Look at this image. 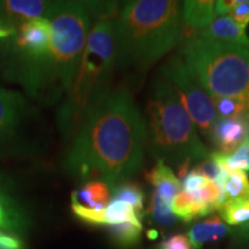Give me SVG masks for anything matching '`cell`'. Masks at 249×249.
Returning a JSON list of instances; mask_svg holds the SVG:
<instances>
[{"label": "cell", "instance_id": "cell-1", "mask_svg": "<svg viewBox=\"0 0 249 249\" xmlns=\"http://www.w3.org/2000/svg\"><path fill=\"white\" fill-rule=\"evenodd\" d=\"M147 124L132 93L117 88L90 114L65 156L71 177L108 186L128 181L141 167Z\"/></svg>", "mask_w": 249, "mask_h": 249}, {"label": "cell", "instance_id": "cell-2", "mask_svg": "<svg viewBox=\"0 0 249 249\" xmlns=\"http://www.w3.org/2000/svg\"><path fill=\"white\" fill-rule=\"evenodd\" d=\"M48 20L51 26L48 52L42 58L6 67L5 71L30 98L51 105L65 97L79 67L92 28L91 5L58 1Z\"/></svg>", "mask_w": 249, "mask_h": 249}, {"label": "cell", "instance_id": "cell-3", "mask_svg": "<svg viewBox=\"0 0 249 249\" xmlns=\"http://www.w3.org/2000/svg\"><path fill=\"white\" fill-rule=\"evenodd\" d=\"M90 5L96 21L57 113L58 129L65 142H73L92 111L112 91V79L117 70L116 6L108 2H90Z\"/></svg>", "mask_w": 249, "mask_h": 249}, {"label": "cell", "instance_id": "cell-4", "mask_svg": "<svg viewBox=\"0 0 249 249\" xmlns=\"http://www.w3.org/2000/svg\"><path fill=\"white\" fill-rule=\"evenodd\" d=\"M182 6L173 0L128 1L114 20L117 70L145 71L181 36Z\"/></svg>", "mask_w": 249, "mask_h": 249}, {"label": "cell", "instance_id": "cell-5", "mask_svg": "<svg viewBox=\"0 0 249 249\" xmlns=\"http://www.w3.org/2000/svg\"><path fill=\"white\" fill-rule=\"evenodd\" d=\"M147 113V142L152 156L178 167L182 179L189 164L209 157L210 151L201 141L178 93L160 75L152 82Z\"/></svg>", "mask_w": 249, "mask_h": 249}, {"label": "cell", "instance_id": "cell-6", "mask_svg": "<svg viewBox=\"0 0 249 249\" xmlns=\"http://www.w3.org/2000/svg\"><path fill=\"white\" fill-rule=\"evenodd\" d=\"M180 57L210 98H232L249 107V49L192 37Z\"/></svg>", "mask_w": 249, "mask_h": 249}, {"label": "cell", "instance_id": "cell-7", "mask_svg": "<svg viewBox=\"0 0 249 249\" xmlns=\"http://www.w3.org/2000/svg\"><path fill=\"white\" fill-rule=\"evenodd\" d=\"M160 76L178 93L183 107L188 112L196 128L209 139L211 129L218 119L213 99L187 67L180 55H173L160 68Z\"/></svg>", "mask_w": 249, "mask_h": 249}, {"label": "cell", "instance_id": "cell-8", "mask_svg": "<svg viewBox=\"0 0 249 249\" xmlns=\"http://www.w3.org/2000/svg\"><path fill=\"white\" fill-rule=\"evenodd\" d=\"M36 111L21 93L0 87V157L27 150V130Z\"/></svg>", "mask_w": 249, "mask_h": 249}, {"label": "cell", "instance_id": "cell-9", "mask_svg": "<svg viewBox=\"0 0 249 249\" xmlns=\"http://www.w3.org/2000/svg\"><path fill=\"white\" fill-rule=\"evenodd\" d=\"M58 1L43 0H8L0 1V21L8 29L17 33L24 22L37 18H48Z\"/></svg>", "mask_w": 249, "mask_h": 249}, {"label": "cell", "instance_id": "cell-10", "mask_svg": "<svg viewBox=\"0 0 249 249\" xmlns=\"http://www.w3.org/2000/svg\"><path fill=\"white\" fill-rule=\"evenodd\" d=\"M209 140L223 154H232L249 140V114L235 118H218Z\"/></svg>", "mask_w": 249, "mask_h": 249}, {"label": "cell", "instance_id": "cell-11", "mask_svg": "<svg viewBox=\"0 0 249 249\" xmlns=\"http://www.w3.org/2000/svg\"><path fill=\"white\" fill-rule=\"evenodd\" d=\"M71 209L75 216L85 223L92 225H117L126 222H140L132 205L123 201H111L107 208L102 210H93L82 207L71 201Z\"/></svg>", "mask_w": 249, "mask_h": 249}, {"label": "cell", "instance_id": "cell-12", "mask_svg": "<svg viewBox=\"0 0 249 249\" xmlns=\"http://www.w3.org/2000/svg\"><path fill=\"white\" fill-rule=\"evenodd\" d=\"M196 36L213 42L226 43V44L239 45L249 49V42L244 29L230 15L217 18L209 27L198 31Z\"/></svg>", "mask_w": 249, "mask_h": 249}, {"label": "cell", "instance_id": "cell-13", "mask_svg": "<svg viewBox=\"0 0 249 249\" xmlns=\"http://www.w3.org/2000/svg\"><path fill=\"white\" fill-rule=\"evenodd\" d=\"M147 179L155 187L156 194L171 205L174 197L182 191L181 181L169 165L161 160H156L154 169L147 174Z\"/></svg>", "mask_w": 249, "mask_h": 249}, {"label": "cell", "instance_id": "cell-14", "mask_svg": "<svg viewBox=\"0 0 249 249\" xmlns=\"http://www.w3.org/2000/svg\"><path fill=\"white\" fill-rule=\"evenodd\" d=\"M218 18L216 1L187 0L182 5V20L193 29L203 30Z\"/></svg>", "mask_w": 249, "mask_h": 249}, {"label": "cell", "instance_id": "cell-15", "mask_svg": "<svg viewBox=\"0 0 249 249\" xmlns=\"http://www.w3.org/2000/svg\"><path fill=\"white\" fill-rule=\"evenodd\" d=\"M229 229L219 216H213L209 219L196 224L189 230L188 240L193 249H201L205 244L214 242L223 239Z\"/></svg>", "mask_w": 249, "mask_h": 249}, {"label": "cell", "instance_id": "cell-16", "mask_svg": "<svg viewBox=\"0 0 249 249\" xmlns=\"http://www.w3.org/2000/svg\"><path fill=\"white\" fill-rule=\"evenodd\" d=\"M111 188L103 181H89L82 188L71 194V201L82 207L93 210H102L110 203Z\"/></svg>", "mask_w": 249, "mask_h": 249}, {"label": "cell", "instance_id": "cell-17", "mask_svg": "<svg viewBox=\"0 0 249 249\" xmlns=\"http://www.w3.org/2000/svg\"><path fill=\"white\" fill-rule=\"evenodd\" d=\"M213 211V208L204 203L195 193L181 191L172 202V213L183 222H191L195 218L208 216Z\"/></svg>", "mask_w": 249, "mask_h": 249}, {"label": "cell", "instance_id": "cell-18", "mask_svg": "<svg viewBox=\"0 0 249 249\" xmlns=\"http://www.w3.org/2000/svg\"><path fill=\"white\" fill-rule=\"evenodd\" d=\"M210 157L223 169L249 172V140L242 143L232 154L213 151L210 152Z\"/></svg>", "mask_w": 249, "mask_h": 249}, {"label": "cell", "instance_id": "cell-19", "mask_svg": "<svg viewBox=\"0 0 249 249\" xmlns=\"http://www.w3.org/2000/svg\"><path fill=\"white\" fill-rule=\"evenodd\" d=\"M113 200L123 201L132 205L133 209L135 210L136 216L141 219L143 213H144V200L145 194L143 189L138 183L126 181L119 185L114 186L113 188Z\"/></svg>", "mask_w": 249, "mask_h": 249}, {"label": "cell", "instance_id": "cell-20", "mask_svg": "<svg viewBox=\"0 0 249 249\" xmlns=\"http://www.w3.org/2000/svg\"><path fill=\"white\" fill-rule=\"evenodd\" d=\"M225 201L249 200V178L247 172L229 171L223 182Z\"/></svg>", "mask_w": 249, "mask_h": 249}, {"label": "cell", "instance_id": "cell-21", "mask_svg": "<svg viewBox=\"0 0 249 249\" xmlns=\"http://www.w3.org/2000/svg\"><path fill=\"white\" fill-rule=\"evenodd\" d=\"M218 210L227 225L249 226V200L225 201Z\"/></svg>", "mask_w": 249, "mask_h": 249}, {"label": "cell", "instance_id": "cell-22", "mask_svg": "<svg viewBox=\"0 0 249 249\" xmlns=\"http://www.w3.org/2000/svg\"><path fill=\"white\" fill-rule=\"evenodd\" d=\"M112 240L120 247H133L138 244L141 235V222H126L107 226Z\"/></svg>", "mask_w": 249, "mask_h": 249}, {"label": "cell", "instance_id": "cell-23", "mask_svg": "<svg viewBox=\"0 0 249 249\" xmlns=\"http://www.w3.org/2000/svg\"><path fill=\"white\" fill-rule=\"evenodd\" d=\"M218 118H235L249 114V107L245 103L232 98H213Z\"/></svg>", "mask_w": 249, "mask_h": 249}, {"label": "cell", "instance_id": "cell-24", "mask_svg": "<svg viewBox=\"0 0 249 249\" xmlns=\"http://www.w3.org/2000/svg\"><path fill=\"white\" fill-rule=\"evenodd\" d=\"M149 211L155 222L160 226H170L177 220V216L172 213V205L161 200L155 192L152 193Z\"/></svg>", "mask_w": 249, "mask_h": 249}, {"label": "cell", "instance_id": "cell-25", "mask_svg": "<svg viewBox=\"0 0 249 249\" xmlns=\"http://www.w3.org/2000/svg\"><path fill=\"white\" fill-rule=\"evenodd\" d=\"M182 180V191L186 193H195L200 191V189L207 186V183L210 181V180H208V178H205L203 174L198 172L196 169L189 171V172L183 177Z\"/></svg>", "mask_w": 249, "mask_h": 249}, {"label": "cell", "instance_id": "cell-26", "mask_svg": "<svg viewBox=\"0 0 249 249\" xmlns=\"http://www.w3.org/2000/svg\"><path fill=\"white\" fill-rule=\"evenodd\" d=\"M157 249H193L186 235L177 234L165 239L158 245Z\"/></svg>", "mask_w": 249, "mask_h": 249}, {"label": "cell", "instance_id": "cell-27", "mask_svg": "<svg viewBox=\"0 0 249 249\" xmlns=\"http://www.w3.org/2000/svg\"><path fill=\"white\" fill-rule=\"evenodd\" d=\"M23 242L17 235L0 232V249H23Z\"/></svg>", "mask_w": 249, "mask_h": 249}, {"label": "cell", "instance_id": "cell-28", "mask_svg": "<svg viewBox=\"0 0 249 249\" xmlns=\"http://www.w3.org/2000/svg\"><path fill=\"white\" fill-rule=\"evenodd\" d=\"M14 34H15V31L6 28L4 24H2L1 21H0V39H7L11 36H13Z\"/></svg>", "mask_w": 249, "mask_h": 249}, {"label": "cell", "instance_id": "cell-29", "mask_svg": "<svg viewBox=\"0 0 249 249\" xmlns=\"http://www.w3.org/2000/svg\"><path fill=\"white\" fill-rule=\"evenodd\" d=\"M242 29H244V31H245V35H246V37H247V39H248V42H249V15H248V18H246V21L244 22V24H242V26H240Z\"/></svg>", "mask_w": 249, "mask_h": 249}]
</instances>
